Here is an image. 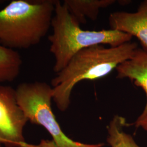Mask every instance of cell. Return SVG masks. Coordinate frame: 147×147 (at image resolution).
<instances>
[{
	"label": "cell",
	"mask_w": 147,
	"mask_h": 147,
	"mask_svg": "<svg viewBox=\"0 0 147 147\" xmlns=\"http://www.w3.org/2000/svg\"><path fill=\"white\" fill-rule=\"evenodd\" d=\"M2 144H4L5 146H6V142H5V140H3V139H2L1 137H0V147H2Z\"/></svg>",
	"instance_id": "cell-12"
},
{
	"label": "cell",
	"mask_w": 147,
	"mask_h": 147,
	"mask_svg": "<svg viewBox=\"0 0 147 147\" xmlns=\"http://www.w3.org/2000/svg\"><path fill=\"white\" fill-rule=\"evenodd\" d=\"M116 70L117 78H127L144 90L147 96V104L140 117L147 116V51L137 48L131 57L121 63Z\"/></svg>",
	"instance_id": "cell-7"
},
{
	"label": "cell",
	"mask_w": 147,
	"mask_h": 147,
	"mask_svg": "<svg viewBox=\"0 0 147 147\" xmlns=\"http://www.w3.org/2000/svg\"><path fill=\"white\" fill-rule=\"evenodd\" d=\"M28 119L16 100V89L0 84V137L6 147H56L53 142L39 145L28 144L23 135Z\"/></svg>",
	"instance_id": "cell-5"
},
{
	"label": "cell",
	"mask_w": 147,
	"mask_h": 147,
	"mask_svg": "<svg viewBox=\"0 0 147 147\" xmlns=\"http://www.w3.org/2000/svg\"><path fill=\"white\" fill-rule=\"evenodd\" d=\"M53 0H14L0 11V44L26 49L40 42L51 27Z\"/></svg>",
	"instance_id": "cell-3"
},
{
	"label": "cell",
	"mask_w": 147,
	"mask_h": 147,
	"mask_svg": "<svg viewBox=\"0 0 147 147\" xmlns=\"http://www.w3.org/2000/svg\"><path fill=\"white\" fill-rule=\"evenodd\" d=\"M138 48L135 42L117 47L96 45L76 53L68 64L51 80L53 100L62 112L67 110L74 87L84 80H94L107 75L130 58Z\"/></svg>",
	"instance_id": "cell-1"
},
{
	"label": "cell",
	"mask_w": 147,
	"mask_h": 147,
	"mask_svg": "<svg viewBox=\"0 0 147 147\" xmlns=\"http://www.w3.org/2000/svg\"><path fill=\"white\" fill-rule=\"evenodd\" d=\"M22 65L19 53L0 44V84L14 81L20 73Z\"/></svg>",
	"instance_id": "cell-9"
},
{
	"label": "cell",
	"mask_w": 147,
	"mask_h": 147,
	"mask_svg": "<svg viewBox=\"0 0 147 147\" xmlns=\"http://www.w3.org/2000/svg\"><path fill=\"white\" fill-rule=\"evenodd\" d=\"M109 21L111 29L136 37L147 51V0L141 2L135 13L117 11L111 13Z\"/></svg>",
	"instance_id": "cell-6"
},
{
	"label": "cell",
	"mask_w": 147,
	"mask_h": 147,
	"mask_svg": "<svg viewBox=\"0 0 147 147\" xmlns=\"http://www.w3.org/2000/svg\"><path fill=\"white\" fill-rule=\"evenodd\" d=\"M137 127H141L144 130L147 131V116L141 117H139L135 123Z\"/></svg>",
	"instance_id": "cell-11"
},
{
	"label": "cell",
	"mask_w": 147,
	"mask_h": 147,
	"mask_svg": "<svg viewBox=\"0 0 147 147\" xmlns=\"http://www.w3.org/2000/svg\"><path fill=\"white\" fill-rule=\"evenodd\" d=\"M53 33L48 39L50 51L55 57L53 70L56 74L68 64L74 56L80 51L96 45H109L117 47L130 42L132 36L115 30L86 31L69 11L65 5L55 1V8L51 21Z\"/></svg>",
	"instance_id": "cell-2"
},
{
	"label": "cell",
	"mask_w": 147,
	"mask_h": 147,
	"mask_svg": "<svg viewBox=\"0 0 147 147\" xmlns=\"http://www.w3.org/2000/svg\"><path fill=\"white\" fill-rule=\"evenodd\" d=\"M126 125L125 119L121 116H115L107 127V141L111 147H140L132 137L123 130Z\"/></svg>",
	"instance_id": "cell-10"
},
{
	"label": "cell",
	"mask_w": 147,
	"mask_h": 147,
	"mask_svg": "<svg viewBox=\"0 0 147 147\" xmlns=\"http://www.w3.org/2000/svg\"><path fill=\"white\" fill-rule=\"evenodd\" d=\"M115 0H65L63 3L80 24H86L87 18L94 21L101 9L116 3Z\"/></svg>",
	"instance_id": "cell-8"
},
{
	"label": "cell",
	"mask_w": 147,
	"mask_h": 147,
	"mask_svg": "<svg viewBox=\"0 0 147 147\" xmlns=\"http://www.w3.org/2000/svg\"><path fill=\"white\" fill-rule=\"evenodd\" d=\"M18 103L28 121L43 126L53 137L56 147H102L104 143L74 141L62 130L51 107L53 87L44 82H24L16 88Z\"/></svg>",
	"instance_id": "cell-4"
}]
</instances>
